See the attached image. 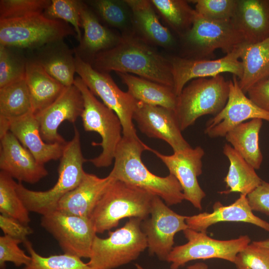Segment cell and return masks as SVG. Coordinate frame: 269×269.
Returning <instances> with one entry per match:
<instances>
[{
	"mask_svg": "<svg viewBox=\"0 0 269 269\" xmlns=\"http://www.w3.org/2000/svg\"><path fill=\"white\" fill-rule=\"evenodd\" d=\"M121 35L116 46L97 55L93 67L106 73L135 74L173 88L172 67L168 56L134 33Z\"/></svg>",
	"mask_w": 269,
	"mask_h": 269,
	"instance_id": "obj_1",
	"label": "cell"
},
{
	"mask_svg": "<svg viewBox=\"0 0 269 269\" xmlns=\"http://www.w3.org/2000/svg\"><path fill=\"white\" fill-rule=\"evenodd\" d=\"M223 153L228 159L230 164L224 179L228 189L220 193L227 194L239 192L247 196L261 184L263 180L257 174L256 169L230 144H225Z\"/></svg>",
	"mask_w": 269,
	"mask_h": 269,
	"instance_id": "obj_30",
	"label": "cell"
},
{
	"mask_svg": "<svg viewBox=\"0 0 269 269\" xmlns=\"http://www.w3.org/2000/svg\"><path fill=\"white\" fill-rule=\"evenodd\" d=\"M35 50L33 60L64 86L74 84L76 73L74 49H71L63 40H60Z\"/></svg>",
	"mask_w": 269,
	"mask_h": 269,
	"instance_id": "obj_26",
	"label": "cell"
},
{
	"mask_svg": "<svg viewBox=\"0 0 269 269\" xmlns=\"http://www.w3.org/2000/svg\"><path fill=\"white\" fill-rule=\"evenodd\" d=\"M80 17L84 33L74 54L92 65L98 54L116 46L122 35L102 25L84 0L80 1Z\"/></svg>",
	"mask_w": 269,
	"mask_h": 269,
	"instance_id": "obj_21",
	"label": "cell"
},
{
	"mask_svg": "<svg viewBox=\"0 0 269 269\" xmlns=\"http://www.w3.org/2000/svg\"><path fill=\"white\" fill-rule=\"evenodd\" d=\"M23 243L31 260L22 269H92L78 257L65 253L43 257L36 252L28 240Z\"/></svg>",
	"mask_w": 269,
	"mask_h": 269,
	"instance_id": "obj_36",
	"label": "cell"
},
{
	"mask_svg": "<svg viewBox=\"0 0 269 269\" xmlns=\"http://www.w3.org/2000/svg\"><path fill=\"white\" fill-rule=\"evenodd\" d=\"M141 221L131 218L122 227L109 231L107 238L96 236L88 266L92 269H115L136 260L147 248Z\"/></svg>",
	"mask_w": 269,
	"mask_h": 269,
	"instance_id": "obj_5",
	"label": "cell"
},
{
	"mask_svg": "<svg viewBox=\"0 0 269 269\" xmlns=\"http://www.w3.org/2000/svg\"><path fill=\"white\" fill-rule=\"evenodd\" d=\"M153 6L170 30L178 37L191 27L197 13L185 0H150Z\"/></svg>",
	"mask_w": 269,
	"mask_h": 269,
	"instance_id": "obj_32",
	"label": "cell"
},
{
	"mask_svg": "<svg viewBox=\"0 0 269 269\" xmlns=\"http://www.w3.org/2000/svg\"><path fill=\"white\" fill-rule=\"evenodd\" d=\"M83 110L84 100L79 88L74 84L66 87L53 103L34 114L43 140L47 143H66L58 132L59 127L65 121L74 124Z\"/></svg>",
	"mask_w": 269,
	"mask_h": 269,
	"instance_id": "obj_18",
	"label": "cell"
},
{
	"mask_svg": "<svg viewBox=\"0 0 269 269\" xmlns=\"http://www.w3.org/2000/svg\"><path fill=\"white\" fill-rule=\"evenodd\" d=\"M196 13L208 20L230 21L235 13L237 0H193Z\"/></svg>",
	"mask_w": 269,
	"mask_h": 269,
	"instance_id": "obj_40",
	"label": "cell"
},
{
	"mask_svg": "<svg viewBox=\"0 0 269 269\" xmlns=\"http://www.w3.org/2000/svg\"><path fill=\"white\" fill-rule=\"evenodd\" d=\"M149 216L141 223L148 253L166 261L174 247L176 234L188 228L186 223L187 216L176 213L156 196L152 199Z\"/></svg>",
	"mask_w": 269,
	"mask_h": 269,
	"instance_id": "obj_13",
	"label": "cell"
},
{
	"mask_svg": "<svg viewBox=\"0 0 269 269\" xmlns=\"http://www.w3.org/2000/svg\"><path fill=\"white\" fill-rule=\"evenodd\" d=\"M133 120L141 133L149 137L165 141L173 152L191 147L183 136L173 110L137 101Z\"/></svg>",
	"mask_w": 269,
	"mask_h": 269,
	"instance_id": "obj_17",
	"label": "cell"
},
{
	"mask_svg": "<svg viewBox=\"0 0 269 269\" xmlns=\"http://www.w3.org/2000/svg\"><path fill=\"white\" fill-rule=\"evenodd\" d=\"M14 49L0 45V88L25 78L27 59Z\"/></svg>",
	"mask_w": 269,
	"mask_h": 269,
	"instance_id": "obj_37",
	"label": "cell"
},
{
	"mask_svg": "<svg viewBox=\"0 0 269 269\" xmlns=\"http://www.w3.org/2000/svg\"><path fill=\"white\" fill-rule=\"evenodd\" d=\"M168 168L169 173L177 179L183 190L185 200L196 208L202 209V201L206 193L200 187L197 177L202 173V158L205 152L197 146L178 151L171 155L161 154L150 148Z\"/></svg>",
	"mask_w": 269,
	"mask_h": 269,
	"instance_id": "obj_16",
	"label": "cell"
},
{
	"mask_svg": "<svg viewBox=\"0 0 269 269\" xmlns=\"http://www.w3.org/2000/svg\"><path fill=\"white\" fill-rule=\"evenodd\" d=\"M253 211L269 215V183L263 180L261 184L247 195Z\"/></svg>",
	"mask_w": 269,
	"mask_h": 269,
	"instance_id": "obj_44",
	"label": "cell"
},
{
	"mask_svg": "<svg viewBox=\"0 0 269 269\" xmlns=\"http://www.w3.org/2000/svg\"><path fill=\"white\" fill-rule=\"evenodd\" d=\"M85 3L100 21L121 34H133L132 14L126 0H88Z\"/></svg>",
	"mask_w": 269,
	"mask_h": 269,
	"instance_id": "obj_33",
	"label": "cell"
},
{
	"mask_svg": "<svg viewBox=\"0 0 269 269\" xmlns=\"http://www.w3.org/2000/svg\"><path fill=\"white\" fill-rule=\"evenodd\" d=\"M132 14L134 34L147 44L169 51L178 50V41L160 22L150 0H126Z\"/></svg>",
	"mask_w": 269,
	"mask_h": 269,
	"instance_id": "obj_20",
	"label": "cell"
},
{
	"mask_svg": "<svg viewBox=\"0 0 269 269\" xmlns=\"http://www.w3.org/2000/svg\"><path fill=\"white\" fill-rule=\"evenodd\" d=\"M76 73L95 96L112 110L119 118L126 137L139 138L133 123L137 101L127 92L121 90L109 73L94 69L91 64L75 55Z\"/></svg>",
	"mask_w": 269,
	"mask_h": 269,
	"instance_id": "obj_10",
	"label": "cell"
},
{
	"mask_svg": "<svg viewBox=\"0 0 269 269\" xmlns=\"http://www.w3.org/2000/svg\"><path fill=\"white\" fill-rule=\"evenodd\" d=\"M32 112L25 78L0 88V117L7 120Z\"/></svg>",
	"mask_w": 269,
	"mask_h": 269,
	"instance_id": "obj_34",
	"label": "cell"
},
{
	"mask_svg": "<svg viewBox=\"0 0 269 269\" xmlns=\"http://www.w3.org/2000/svg\"><path fill=\"white\" fill-rule=\"evenodd\" d=\"M0 228L4 235L20 240L23 243L33 232L28 225L10 216L0 214Z\"/></svg>",
	"mask_w": 269,
	"mask_h": 269,
	"instance_id": "obj_43",
	"label": "cell"
},
{
	"mask_svg": "<svg viewBox=\"0 0 269 269\" xmlns=\"http://www.w3.org/2000/svg\"><path fill=\"white\" fill-rule=\"evenodd\" d=\"M237 269H250L247 268L241 267V268H238Z\"/></svg>",
	"mask_w": 269,
	"mask_h": 269,
	"instance_id": "obj_48",
	"label": "cell"
},
{
	"mask_svg": "<svg viewBox=\"0 0 269 269\" xmlns=\"http://www.w3.org/2000/svg\"><path fill=\"white\" fill-rule=\"evenodd\" d=\"M227 102L223 109L206 124L205 134L211 138L225 137L231 130L248 120L261 119L269 122V113L247 97L235 75L229 81Z\"/></svg>",
	"mask_w": 269,
	"mask_h": 269,
	"instance_id": "obj_15",
	"label": "cell"
},
{
	"mask_svg": "<svg viewBox=\"0 0 269 269\" xmlns=\"http://www.w3.org/2000/svg\"><path fill=\"white\" fill-rule=\"evenodd\" d=\"M231 21L245 43L265 40L269 37V0H237Z\"/></svg>",
	"mask_w": 269,
	"mask_h": 269,
	"instance_id": "obj_25",
	"label": "cell"
},
{
	"mask_svg": "<svg viewBox=\"0 0 269 269\" xmlns=\"http://www.w3.org/2000/svg\"><path fill=\"white\" fill-rule=\"evenodd\" d=\"M183 232L187 242L174 247L169 254L166 261L170 264V269H178L197 260L220 259L234 263L237 254L251 241L248 235L220 240L209 237L207 233L188 228Z\"/></svg>",
	"mask_w": 269,
	"mask_h": 269,
	"instance_id": "obj_11",
	"label": "cell"
},
{
	"mask_svg": "<svg viewBox=\"0 0 269 269\" xmlns=\"http://www.w3.org/2000/svg\"><path fill=\"white\" fill-rule=\"evenodd\" d=\"M51 0H0V19H13L43 13Z\"/></svg>",
	"mask_w": 269,
	"mask_h": 269,
	"instance_id": "obj_39",
	"label": "cell"
},
{
	"mask_svg": "<svg viewBox=\"0 0 269 269\" xmlns=\"http://www.w3.org/2000/svg\"><path fill=\"white\" fill-rule=\"evenodd\" d=\"M17 183L13 178L0 171V212L28 225L30 222L29 212L17 193Z\"/></svg>",
	"mask_w": 269,
	"mask_h": 269,
	"instance_id": "obj_35",
	"label": "cell"
},
{
	"mask_svg": "<svg viewBox=\"0 0 269 269\" xmlns=\"http://www.w3.org/2000/svg\"><path fill=\"white\" fill-rule=\"evenodd\" d=\"M241 45L225 56L215 60L187 59L177 55L168 56L176 95L178 96L186 84L195 79L212 77L228 72L240 79L243 72L242 62L239 60Z\"/></svg>",
	"mask_w": 269,
	"mask_h": 269,
	"instance_id": "obj_14",
	"label": "cell"
},
{
	"mask_svg": "<svg viewBox=\"0 0 269 269\" xmlns=\"http://www.w3.org/2000/svg\"><path fill=\"white\" fill-rule=\"evenodd\" d=\"M0 138V168L19 182H38L48 172L9 131Z\"/></svg>",
	"mask_w": 269,
	"mask_h": 269,
	"instance_id": "obj_19",
	"label": "cell"
},
{
	"mask_svg": "<svg viewBox=\"0 0 269 269\" xmlns=\"http://www.w3.org/2000/svg\"><path fill=\"white\" fill-rule=\"evenodd\" d=\"M8 120L9 131L41 164L60 159L67 143H47L42 139L39 124L35 115L30 112Z\"/></svg>",
	"mask_w": 269,
	"mask_h": 269,
	"instance_id": "obj_24",
	"label": "cell"
},
{
	"mask_svg": "<svg viewBox=\"0 0 269 269\" xmlns=\"http://www.w3.org/2000/svg\"><path fill=\"white\" fill-rule=\"evenodd\" d=\"M253 242L259 246L269 249V239H267L263 241H254Z\"/></svg>",
	"mask_w": 269,
	"mask_h": 269,
	"instance_id": "obj_47",
	"label": "cell"
},
{
	"mask_svg": "<svg viewBox=\"0 0 269 269\" xmlns=\"http://www.w3.org/2000/svg\"><path fill=\"white\" fill-rule=\"evenodd\" d=\"M115 179L110 174L100 178L86 172L78 185L60 200L56 210L90 218L100 198Z\"/></svg>",
	"mask_w": 269,
	"mask_h": 269,
	"instance_id": "obj_22",
	"label": "cell"
},
{
	"mask_svg": "<svg viewBox=\"0 0 269 269\" xmlns=\"http://www.w3.org/2000/svg\"><path fill=\"white\" fill-rule=\"evenodd\" d=\"M76 35L69 23L46 17L43 13L13 19H0V45L35 50Z\"/></svg>",
	"mask_w": 269,
	"mask_h": 269,
	"instance_id": "obj_8",
	"label": "cell"
},
{
	"mask_svg": "<svg viewBox=\"0 0 269 269\" xmlns=\"http://www.w3.org/2000/svg\"><path fill=\"white\" fill-rule=\"evenodd\" d=\"M153 195L115 179L94 208L90 218L97 233L116 227L126 218L144 220L149 217Z\"/></svg>",
	"mask_w": 269,
	"mask_h": 269,
	"instance_id": "obj_4",
	"label": "cell"
},
{
	"mask_svg": "<svg viewBox=\"0 0 269 269\" xmlns=\"http://www.w3.org/2000/svg\"><path fill=\"white\" fill-rule=\"evenodd\" d=\"M234 264L237 268L269 269V249L250 243L237 254Z\"/></svg>",
	"mask_w": 269,
	"mask_h": 269,
	"instance_id": "obj_41",
	"label": "cell"
},
{
	"mask_svg": "<svg viewBox=\"0 0 269 269\" xmlns=\"http://www.w3.org/2000/svg\"><path fill=\"white\" fill-rule=\"evenodd\" d=\"M263 124L261 119L250 120L239 125L225 136L232 147L256 170L260 168L263 160L259 143Z\"/></svg>",
	"mask_w": 269,
	"mask_h": 269,
	"instance_id": "obj_31",
	"label": "cell"
},
{
	"mask_svg": "<svg viewBox=\"0 0 269 269\" xmlns=\"http://www.w3.org/2000/svg\"><path fill=\"white\" fill-rule=\"evenodd\" d=\"M240 59L243 72L239 85L246 94L253 86L269 76V37L258 43L242 44Z\"/></svg>",
	"mask_w": 269,
	"mask_h": 269,
	"instance_id": "obj_29",
	"label": "cell"
},
{
	"mask_svg": "<svg viewBox=\"0 0 269 269\" xmlns=\"http://www.w3.org/2000/svg\"><path fill=\"white\" fill-rule=\"evenodd\" d=\"M20 240L4 235L0 237V268L5 269L6 263L10 262L16 267H23L31 261L30 256L21 250L19 244Z\"/></svg>",
	"mask_w": 269,
	"mask_h": 269,
	"instance_id": "obj_42",
	"label": "cell"
},
{
	"mask_svg": "<svg viewBox=\"0 0 269 269\" xmlns=\"http://www.w3.org/2000/svg\"><path fill=\"white\" fill-rule=\"evenodd\" d=\"M74 84L80 90L84 100V110L81 116L85 131L95 132L101 137L99 143L101 153L89 160L97 167H108L114 160L115 152L123 137V128L117 114L99 101L79 77L75 78Z\"/></svg>",
	"mask_w": 269,
	"mask_h": 269,
	"instance_id": "obj_9",
	"label": "cell"
},
{
	"mask_svg": "<svg viewBox=\"0 0 269 269\" xmlns=\"http://www.w3.org/2000/svg\"><path fill=\"white\" fill-rule=\"evenodd\" d=\"M82 154L80 134L74 128L72 139L66 144L58 168V178L55 184L46 191H34L17 183V193L29 212L42 216L56 210L60 200L77 187L86 172L83 164L87 161Z\"/></svg>",
	"mask_w": 269,
	"mask_h": 269,
	"instance_id": "obj_3",
	"label": "cell"
},
{
	"mask_svg": "<svg viewBox=\"0 0 269 269\" xmlns=\"http://www.w3.org/2000/svg\"><path fill=\"white\" fill-rule=\"evenodd\" d=\"M41 225L55 238L64 253L89 259L97 236L90 218L55 210L42 216Z\"/></svg>",
	"mask_w": 269,
	"mask_h": 269,
	"instance_id": "obj_12",
	"label": "cell"
},
{
	"mask_svg": "<svg viewBox=\"0 0 269 269\" xmlns=\"http://www.w3.org/2000/svg\"><path fill=\"white\" fill-rule=\"evenodd\" d=\"M135 266L136 269H146L138 264H135ZM187 269H208V266L204 263L200 262L188 266Z\"/></svg>",
	"mask_w": 269,
	"mask_h": 269,
	"instance_id": "obj_46",
	"label": "cell"
},
{
	"mask_svg": "<svg viewBox=\"0 0 269 269\" xmlns=\"http://www.w3.org/2000/svg\"><path fill=\"white\" fill-rule=\"evenodd\" d=\"M25 79L34 114L53 103L66 87L32 59H27Z\"/></svg>",
	"mask_w": 269,
	"mask_h": 269,
	"instance_id": "obj_27",
	"label": "cell"
},
{
	"mask_svg": "<svg viewBox=\"0 0 269 269\" xmlns=\"http://www.w3.org/2000/svg\"><path fill=\"white\" fill-rule=\"evenodd\" d=\"M245 43L231 21L207 19L197 13L190 29L179 38L177 55L192 59H210L220 49L226 54Z\"/></svg>",
	"mask_w": 269,
	"mask_h": 269,
	"instance_id": "obj_7",
	"label": "cell"
},
{
	"mask_svg": "<svg viewBox=\"0 0 269 269\" xmlns=\"http://www.w3.org/2000/svg\"><path fill=\"white\" fill-rule=\"evenodd\" d=\"M151 148L139 138L123 137L117 148L114 165L109 173L116 180L142 189L160 197L172 206L181 203L184 199L181 185L171 174L161 177L151 173L141 160L144 150Z\"/></svg>",
	"mask_w": 269,
	"mask_h": 269,
	"instance_id": "obj_2",
	"label": "cell"
},
{
	"mask_svg": "<svg viewBox=\"0 0 269 269\" xmlns=\"http://www.w3.org/2000/svg\"><path fill=\"white\" fill-rule=\"evenodd\" d=\"M80 1L79 0H51L43 14L47 18L69 23L74 29L78 40L82 37L80 17Z\"/></svg>",
	"mask_w": 269,
	"mask_h": 269,
	"instance_id": "obj_38",
	"label": "cell"
},
{
	"mask_svg": "<svg viewBox=\"0 0 269 269\" xmlns=\"http://www.w3.org/2000/svg\"><path fill=\"white\" fill-rule=\"evenodd\" d=\"M229 92V81L222 75L189 82L177 96L174 110L181 131L201 116L218 114L227 102Z\"/></svg>",
	"mask_w": 269,
	"mask_h": 269,
	"instance_id": "obj_6",
	"label": "cell"
},
{
	"mask_svg": "<svg viewBox=\"0 0 269 269\" xmlns=\"http://www.w3.org/2000/svg\"><path fill=\"white\" fill-rule=\"evenodd\" d=\"M117 74L127 86V92L136 101L174 111L177 96L172 87L129 73Z\"/></svg>",
	"mask_w": 269,
	"mask_h": 269,
	"instance_id": "obj_28",
	"label": "cell"
},
{
	"mask_svg": "<svg viewBox=\"0 0 269 269\" xmlns=\"http://www.w3.org/2000/svg\"><path fill=\"white\" fill-rule=\"evenodd\" d=\"M247 93L257 105L269 113V76L253 86Z\"/></svg>",
	"mask_w": 269,
	"mask_h": 269,
	"instance_id": "obj_45",
	"label": "cell"
},
{
	"mask_svg": "<svg viewBox=\"0 0 269 269\" xmlns=\"http://www.w3.org/2000/svg\"><path fill=\"white\" fill-rule=\"evenodd\" d=\"M211 213L203 212L187 216L188 228L207 233L208 228L222 222H244L253 224L269 232V223L256 216L253 212L247 196L240 194L232 204L224 206L216 202Z\"/></svg>",
	"mask_w": 269,
	"mask_h": 269,
	"instance_id": "obj_23",
	"label": "cell"
}]
</instances>
